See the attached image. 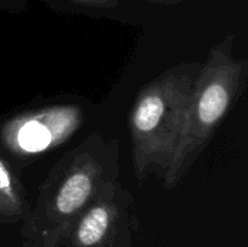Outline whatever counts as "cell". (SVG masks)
<instances>
[{"mask_svg":"<svg viewBox=\"0 0 248 247\" xmlns=\"http://www.w3.org/2000/svg\"><path fill=\"white\" fill-rule=\"evenodd\" d=\"M235 39L227 36L201 64L184 114L178 143L162 177L166 189L184 178L245 89L247 58L234 57Z\"/></svg>","mask_w":248,"mask_h":247,"instance_id":"7a4b0ae2","label":"cell"},{"mask_svg":"<svg viewBox=\"0 0 248 247\" xmlns=\"http://www.w3.org/2000/svg\"><path fill=\"white\" fill-rule=\"evenodd\" d=\"M119 153L118 140L94 132L63 155L22 219V247H62L102 188L119 179Z\"/></svg>","mask_w":248,"mask_h":247,"instance_id":"6da1fadb","label":"cell"},{"mask_svg":"<svg viewBox=\"0 0 248 247\" xmlns=\"http://www.w3.org/2000/svg\"><path fill=\"white\" fill-rule=\"evenodd\" d=\"M29 208L31 203L24 186L0 155V218L6 223L19 222Z\"/></svg>","mask_w":248,"mask_h":247,"instance_id":"8992f818","label":"cell"},{"mask_svg":"<svg viewBox=\"0 0 248 247\" xmlns=\"http://www.w3.org/2000/svg\"><path fill=\"white\" fill-rule=\"evenodd\" d=\"M140 230L132 194L114 179L80 215L62 247H135Z\"/></svg>","mask_w":248,"mask_h":247,"instance_id":"277c9868","label":"cell"},{"mask_svg":"<svg viewBox=\"0 0 248 247\" xmlns=\"http://www.w3.org/2000/svg\"><path fill=\"white\" fill-rule=\"evenodd\" d=\"M201 65L181 64L145 85L130 115L132 162L142 183L150 174L162 178L172 159L194 81Z\"/></svg>","mask_w":248,"mask_h":247,"instance_id":"3957f363","label":"cell"},{"mask_svg":"<svg viewBox=\"0 0 248 247\" xmlns=\"http://www.w3.org/2000/svg\"><path fill=\"white\" fill-rule=\"evenodd\" d=\"M82 123V113L74 106H53L26 111L2 125L4 147L17 157L47 153L64 143Z\"/></svg>","mask_w":248,"mask_h":247,"instance_id":"5b68a950","label":"cell"}]
</instances>
